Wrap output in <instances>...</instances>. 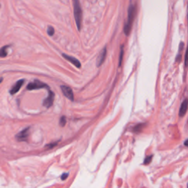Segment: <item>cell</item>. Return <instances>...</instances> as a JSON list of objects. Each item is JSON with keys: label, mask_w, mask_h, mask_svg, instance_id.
Here are the masks:
<instances>
[{"label": "cell", "mask_w": 188, "mask_h": 188, "mask_svg": "<svg viewBox=\"0 0 188 188\" xmlns=\"http://www.w3.org/2000/svg\"><path fill=\"white\" fill-rule=\"evenodd\" d=\"M73 5H74V13L76 24L78 30L80 31L82 21V11L79 0H73Z\"/></svg>", "instance_id": "1"}, {"label": "cell", "mask_w": 188, "mask_h": 188, "mask_svg": "<svg viewBox=\"0 0 188 188\" xmlns=\"http://www.w3.org/2000/svg\"><path fill=\"white\" fill-rule=\"evenodd\" d=\"M135 7L133 5H130L128 9V18L127 22H126V25H125L123 31L126 35H129L131 31L132 26V23L134 19H135Z\"/></svg>", "instance_id": "2"}, {"label": "cell", "mask_w": 188, "mask_h": 188, "mask_svg": "<svg viewBox=\"0 0 188 188\" xmlns=\"http://www.w3.org/2000/svg\"><path fill=\"white\" fill-rule=\"evenodd\" d=\"M48 88L49 86L45 83L40 82L39 80H34L33 82L29 83L27 89L29 91H33V90H38L42 88Z\"/></svg>", "instance_id": "3"}, {"label": "cell", "mask_w": 188, "mask_h": 188, "mask_svg": "<svg viewBox=\"0 0 188 188\" xmlns=\"http://www.w3.org/2000/svg\"><path fill=\"white\" fill-rule=\"evenodd\" d=\"M61 90H62V94H64L65 97L71 100V101H74V93H73L72 89L71 88L65 85H62L61 86Z\"/></svg>", "instance_id": "4"}, {"label": "cell", "mask_w": 188, "mask_h": 188, "mask_svg": "<svg viewBox=\"0 0 188 188\" xmlns=\"http://www.w3.org/2000/svg\"><path fill=\"white\" fill-rule=\"evenodd\" d=\"M29 132H30V127H27L17 134L16 138L18 141H26L29 137Z\"/></svg>", "instance_id": "5"}, {"label": "cell", "mask_w": 188, "mask_h": 188, "mask_svg": "<svg viewBox=\"0 0 188 188\" xmlns=\"http://www.w3.org/2000/svg\"><path fill=\"white\" fill-rule=\"evenodd\" d=\"M54 98H55V94L53 92H52L51 91H49V96L48 97L46 98L43 101V106L46 107L47 108H49L53 104L54 102Z\"/></svg>", "instance_id": "6"}, {"label": "cell", "mask_w": 188, "mask_h": 188, "mask_svg": "<svg viewBox=\"0 0 188 188\" xmlns=\"http://www.w3.org/2000/svg\"><path fill=\"white\" fill-rule=\"evenodd\" d=\"M106 56H107V48L105 47V48L103 49V50L100 52V54L97 57V60H96V65H97L98 67L101 66V64L104 62V61L106 58Z\"/></svg>", "instance_id": "7"}, {"label": "cell", "mask_w": 188, "mask_h": 188, "mask_svg": "<svg viewBox=\"0 0 188 188\" xmlns=\"http://www.w3.org/2000/svg\"><path fill=\"white\" fill-rule=\"evenodd\" d=\"M24 79H20V80H18V82L13 86V88H12L11 91H10L11 94V95L16 94V93L19 91L20 88H21V86L24 84Z\"/></svg>", "instance_id": "8"}, {"label": "cell", "mask_w": 188, "mask_h": 188, "mask_svg": "<svg viewBox=\"0 0 188 188\" xmlns=\"http://www.w3.org/2000/svg\"><path fill=\"white\" fill-rule=\"evenodd\" d=\"M62 57H63L65 59V60H67L68 61H69L70 62H72L73 65H75V66L77 68H80L81 67L80 62H79V61L77 59H76L75 57H72V56L65 55V54H62Z\"/></svg>", "instance_id": "9"}, {"label": "cell", "mask_w": 188, "mask_h": 188, "mask_svg": "<svg viewBox=\"0 0 188 188\" xmlns=\"http://www.w3.org/2000/svg\"><path fill=\"white\" fill-rule=\"evenodd\" d=\"M187 100L185 99L182 102L181 105L180 110H179V117H183L187 113Z\"/></svg>", "instance_id": "10"}, {"label": "cell", "mask_w": 188, "mask_h": 188, "mask_svg": "<svg viewBox=\"0 0 188 188\" xmlns=\"http://www.w3.org/2000/svg\"><path fill=\"white\" fill-rule=\"evenodd\" d=\"M9 46H5L0 49V57H5L8 55V49Z\"/></svg>", "instance_id": "11"}, {"label": "cell", "mask_w": 188, "mask_h": 188, "mask_svg": "<svg viewBox=\"0 0 188 188\" xmlns=\"http://www.w3.org/2000/svg\"><path fill=\"white\" fill-rule=\"evenodd\" d=\"M145 126V123H140V124L136 125V126L134 127L133 131L135 132H140L142 129H143V128Z\"/></svg>", "instance_id": "12"}, {"label": "cell", "mask_w": 188, "mask_h": 188, "mask_svg": "<svg viewBox=\"0 0 188 188\" xmlns=\"http://www.w3.org/2000/svg\"><path fill=\"white\" fill-rule=\"evenodd\" d=\"M47 33H48V35H49V36H52V35L55 34V30H54V28L51 26L47 28Z\"/></svg>", "instance_id": "13"}, {"label": "cell", "mask_w": 188, "mask_h": 188, "mask_svg": "<svg viewBox=\"0 0 188 188\" xmlns=\"http://www.w3.org/2000/svg\"><path fill=\"white\" fill-rule=\"evenodd\" d=\"M152 157H153V155H150L145 157V160H144V165H148L152 160Z\"/></svg>", "instance_id": "14"}, {"label": "cell", "mask_w": 188, "mask_h": 188, "mask_svg": "<svg viewBox=\"0 0 188 188\" xmlns=\"http://www.w3.org/2000/svg\"><path fill=\"white\" fill-rule=\"evenodd\" d=\"M123 46H122L121 48V53H120V56H119V67L121 65L122 60H123Z\"/></svg>", "instance_id": "15"}, {"label": "cell", "mask_w": 188, "mask_h": 188, "mask_svg": "<svg viewBox=\"0 0 188 188\" xmlns=\"http://www.w3.org/2000/svg\"><path fill=\"white\" fill-rule=\"evenodd\" d=\"M66 123V118L65 116H62L60 120V125L61 126H64Z\"/></svg>", "instance_id": "16"}, {"label": "cell", "mask_w": 188, "mask_h": 188, "mask_svg": "<svg viewBox=\"0 0 188 188\" xmlns=\"http://www.w3.org/2000/svg\"><path fill=\"white\" fill-rule=\"evenodd\" d=\"M68 176H69V174H68V173H65V174H62V177H61V179H62V180H65V179H67Z\"/></svg>", "instance_id": "17"}, {"label": "cell", "mask_w": 188, "mask_h": 188, "mask_svg": "<svg viewBox=\"0 0 188 188\" xmlns=\"http://www.w3.org/2000/svg\"><path fill=\"white\" fill-rule=\"evenodd\" d=\"M187 140H185V142H184V145H186V146H187Z\"/></svg>", "instance_id": "18"}, {"label": "cell", "mask_w": 188, "mask_h": 188, "mask_svg": "<svg viewBox=\"0 0 188 188\" xmlns=\"http://www.w3.org/2000/svg\"><path fill=\"white\" fill-rule=\"evenodd\" d=\"M0 8H1V5H0Z\"/></svg>", "instance_id": "19"}]
</instances>
